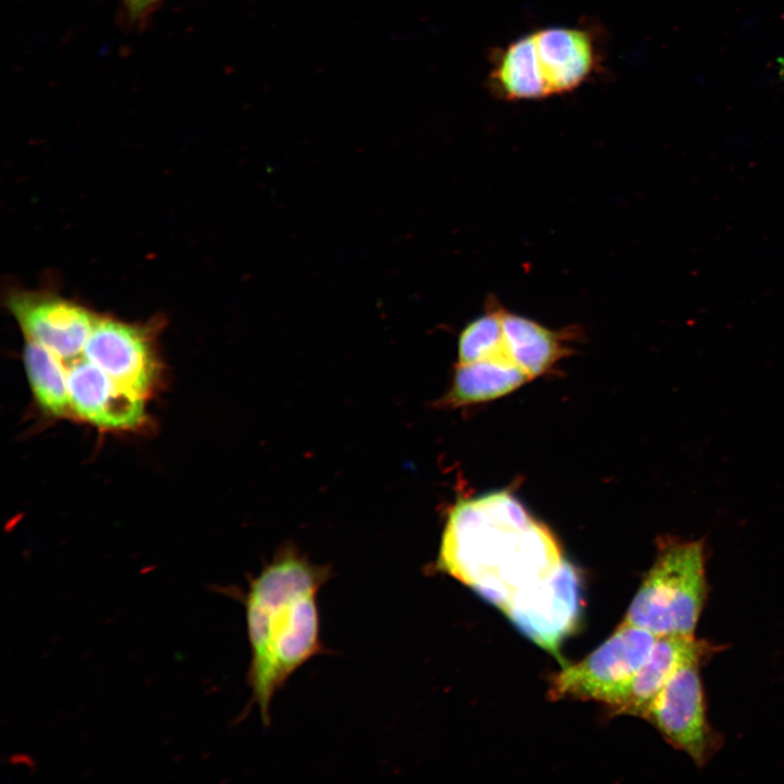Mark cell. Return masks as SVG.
Returning <instances> with one entry per match:
<instances>
[{"mask_svg":"<svg viewBox=\"0 0 784 784\" xmlns=\"http://www.w3.org/2000/svg\"><path fill=\"white\" fill-rule=\"evenodd\" d=\"M563 562L559 544L507 491L460 499L450 510L436 566L504 610Z\"/></svg>","mask_w":784,"mask_h":784,"instance_id":"obj_1","label":"cell"},{"mask_svg":"<svg viewBox=\"0 0 784 784\" xmlns=\"http://www.w3.org/2000/svg\"><path fill=\"white\" fill-rule=\"evenodd\" d=\"M331 574L329 565L314 564L287 543L249 583L244 597L252 654L248 684L265 725L271 721L275 693L323 652L317 595Z\"/></svg>","mask_w":784,"mask_h":784,"instance_id":"obj_2","label":"cell"},{"mask_svg":"<svg viewBox=\"0 0 784 784\" xmlns=\"http://www.w3.org/2000/svg\"><path fill=\"white\" fill-rule=\"evenodd\" d=\"M708 595L706 539L664 535L623 622L658 637L694 636Z\"/></svg>","mask_w":784,"mask_h":784,"instance_id":"obj_3","label":"cell"},{"mask_svg":"<svg viewBox=\"0 0 784 784\" xmlns=\"http://www.w3.org/2000/svg\"><path fill=\"white\" fill-rule=\"evenodd\" d=\"M658 636L622 622L599 648L553 678L550 697L591 700L612 707L651 654Z\"/></svg>","mask_w":784,"mask_h":784,"instance_id":"obj_4","label":"cell"},{"mask_svg":"<svg viewBox=\"0 0 784 784\" xmlns=\"http://www.w3.org/2000/svg\"><path fill=\"white\" fill-rule=\"evenodd\" d=\"M698 660L679 665L652 701L645 719L701 768L720 750L723 736L708 720Z\"/></svg>","mask_w":784,"mask_h":784,"instance_id":"obj_5","label":"cell"},{"mask_svg":"<svg viewBox=\"0 0 784 784\" xmlns=\"http://www.w3.org/2000/svg\"><path fill=\"white\" fill-rule=\"evenodd\" d=\"M579 577L564 561L548 577L520 590L503 610L522 633L556 654L579 614Z\"/></svg>","mask_w":784,"mask_h":784,"instance_id":"obj_6","label":"cell"},{"mask_svg":"<svg viewBox=\"0 0 784 784\" xmlns=\"http://www.w3.org/2000/svg\"><path fill=\"white\" fill-rule=\"evenodd\" d=\"M8 306L27 341L40 344L64 365L83 353L98 320L81 305L42 293L15 292Z\"/></svg>","mask_w":784,"mask_h":784,"instance_id":"obj_7","label":"cell"},{"mask_svg":"<svg viewBox=\"0 0 784 784\" xmlns=\"http://www.w3.org/2000/svg\"><path fill=\"white\" fill-rule=\"evenodd\" d=\"M84 358L126 390L145 396L156 378V359L146 329L98 318L83 351Z\"/></svg>","mask_w":784,"mask_h":784,"instance_id":"obj_8","label":"cell"},{"mask_svg":"<svg viewBox=\"0 0 784 784\" xmlns=\"http://www.w3.org/2000/svg\"><path fill=\"white\" fill-rule=\"evenodd\" d=\"M64 366L71 408L78 417L110 429H130L144 421V396L119 385L85 358Z\"/></svg>","mask_w":784,"mask_h":784,"instance_id":"obj_9","label":"cell"},{"mask_svg":"<svg viewBox=\"0 0 784 784\" xmlns=\"http://www.w3.org/2000/svg\"><path fill=\"white\" fill-rule=\"evenodd\" d=\"M723 646L694 636L658 637L650 657L627 683L611 709L618 714L646 716L652 701L675 670L685 662L707 663Z\"/></svg>","mask_w":784,"mask_h":784,"instance_id":"obj_10","label":"cell"},{"mask_svg":"<svg viewBox=\"0 0 784 784\" xmlns=\"http://www.w3.org/2000/svg\"><path fill=\"white\" fill-rule=\"evenodd\" d=\"M548 96L580 86L593 72L597 52L589 33L576 27H548L531 33Z\"/></svg>","mask_w":784,"mask_h":784,"instance_id":"obj_11","label":"cell"},{"mask_svg":"<svg viewBox=\"0 0 784 784\" xmlns=\"http://www.w3.org/2000/svg\"><path fill=\"white\" fill-rule=\"evenodd\" d=\"M502 321L506 351L530 379L546 373L571 348L574 330H551L504 308Z\"/></svg>","mask_w":784,"mask_h":784,"instance_id":"obj_12","label":"cell"},{"mask_svg":"<svg viewBox=\"0 0 784 784\" xmlns=\"http://www.w3.org/2000/svg\"><path fill=\"white\" fill-rule=\"evenodd\" d=\"M530 377L513 363L485 359L458 363L450 389L439 403L444 407H461L503 396Z\"/></svg>","mask_w":784,"mask_h":784,"instance_id":"obj_13","label":"cell"},{"mask_svg":"<svg viewBox=\"0 0 784 784\" xmlns=\"http://www.w3.org/2000/svg\"><path fill=\"white\" fill-rule=\"evenodd\" d=\"M497 95L506 100H534L548 96L541 77L531 33L501 51L490 73Z\"/></svg>","mask_w":784,"mask_h":784,"instance_id":"obj_14","label":"cell"},{"mask_svg":"<svg viewBox=\"0 0 784 784\" xmlns=\"http://www.w3.org/2000/svg\"><path fill=\"white\" fill-rule=\"evenodd\" d=\"M27 378L35 399L44 411L65 416L72 411L64 364L38 343L27 341L24 350Z\"/></svg>","mask_w":784,"mask_h":784,"instance_id":"obj_15","label":"cell"},{"mask_svg":"<svg viewBox=\"0 0 784 784\" xmlns=\"http://www.w3.org/2000/svg\"><path fill=\"white\" fill-rule=\"evenodd\" d=\"M502 311L499 305L490 304L486 313L463 329L458 339V363L495 359L515 364L505 347Z\"/></svg>","mask_w":784,"mask_h":784,"instance_id":"obj_16","label":"cell"},{"mask_svg":"<svg viewBox=\"0 0 784 784\" xmlns=\"http://www.w3.org/2000/svg\"><path fill=\"white\" fill-rule=\"evenodd\" d=\"M160 0H123L128 14L133 19L145 16Z\"/></svg>","mask_w":784,"mask_h":784,"instance_id":"obj_17","label":"cell"}]
</instances>
